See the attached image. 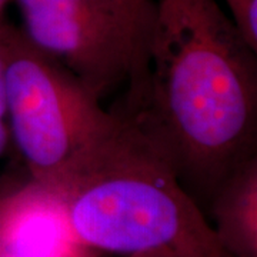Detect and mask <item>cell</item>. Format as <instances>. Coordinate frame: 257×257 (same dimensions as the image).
<instances>
[{
	"instance_id": "cell-4",
	"label": "cell",
	"mask_w": 257,
	"mask_h": 257,
	"mask_svg": "<svg viewBox=\"0 0 257 257\" xmlns=\"http://www.w3.org/2000/svg\"><path fill=\"white\" fill-rule=\"evenodd\" d=\"M23 35L101 99L127 82L132 114L145 92L147 43L101 0H15Z\"/></svg>"
},
{
	"instance_id": "cell-10",
	"label": "cell",
	"mask_w": 257,
	"mask_h": 257,
	"mask_svg": "<svg viewBox=\"0 0 257 257\" xmlns=\"http://www.w3.org/2000/svg\"><path fill=\"white\" fill-rule=\"evenodd\" d=\"M127 257H184L179 253H176L173 250H167V248H157V250H149V251H142L136 254H130Z\"/></svg>"
},
{
	"instance_id": "cell-8",
	"label": "cell",
	"mask_w": 257,
	"mask_h": 257,
	"mask_svg": "<svg viewBox=\"0 0 257 257\" xmlns=\"http://www.w3.org/2000/svg\"><path fill=\"white\" fill-rule=\"evenodd\" d=\"M224 3L240 33L257 50V0H224Z\"/></svg>"
},
{
	"instance_id": "cell-6",
	"label": "cell",
	"mask_w": 257,
	"mask_h": 257,
	"mask_svg": "<svg viewBox=\"0 0 257 257\" xmlns=\"http://www.w3.org/2000/svg\"><path fill=\"white\" fill-rule=\"evenodd\" d=\"M211 229L230 257H257V156L220 180L210 196Z\"/></svg>"
},
{
	"instance_id": "cell-11",
	"label": "cell",
	"mask_w": 257,
	"mask_h": 257,
	"mask_svg": "<svg viewBox=\"0 0 257 257\" xmlns=\"http://www.w3.org/2000/svg\"><path fill=\"white\" fill-rule=\"evenodd\" d=\"M10 0H0V26H3L6 22H5V10L8 8V3Z\"/></svg>"
},
{
	"instance_id": "cell-7",
	"label": "cell",
	"mask_w": 257,
	"mask_h": 257,
	"mask_svg": "<svg viewBox=\"0 0 257 257\" xmlns=\"http://www.w3.org/2000/svg\"><path fill=\"white\" fill-rule=\"evenodd\" d=\"M133 29L145 42H149V32L153 16V0H101Z\"/></svg>"
},
{
	"instance_id": "cell-1",
	"label": "cell",
	"mask_w": 257,
	"mask_h": 257,
	"mask_svg": "<svg viewBox=\"0 0 257 257\" xmlns=\"http://www.w3.org/2000/svg\"><path fill=\"white\" fill-rule=\"evenodd\" d=\"M257 50L216 0H153L145 92L127 117L187 192L256 155Z\"/></svg>"
},
{
	"instance_id": "cell-3",
	"label": "cell",
	"mask_w": 257,
	"mask_h": 257,
	"mask_svg": "<svg viewBox=\"0 0 257 257\" xmlns=\"http://www.w3.org/2000/svg\"><path fill=\"white\" fill-rule=\"evenodd\" d=\"M5 82L10 138L29 177L47 187L69 179L123 121L121 114L103 110L99 97L15 26Z\"/></svg>"
},
{
	"instance_id": "cell-5",
	"label": "cell",
	"mask_w": 257,
	"mask_h": 257,
	"mask_svg": "<svg viewBox=\"0 0 257 257\" xmlns=\"http://www.w3.org/2000/svg\"><path fill=\"white\" fill-rule=\"evenodd\" d=\"M76 237L60 196L32 180L0 182V257H93Z\"/></svg>"
},
{
	"instance_id": "cell-9",
	"label": "cell",
	"mask_w": 257,
	"mask_h": 257,
	"mask_svg": "<svg viewBox=\"0 0 257 257\" xmlns=\"http://www.w3.org/2000/svg\"><path fill=\"white\" fill-rule=\"evenodd\" d=\"M12 25L5 23L0 26V160L9 146L10 132L8 121V103H6V82H5V66Z\"/></svg>"
},
{
	"instance_id": "cell-2",
	"label": "cell",
	"mask_w": 257,
	"mask_h": 257,
	"mask_svg": "<svg viewBox=\"0 0 257 257\" xmlns=\"http://www.w3.org/2000/svg\"><path fill=\"white\" fill-rule=\"evenodd\" d=\"M73 175L53 189L86 247L136 254L230 257L175 169L127 117Z\"/></svg>"
}]
</instances>
